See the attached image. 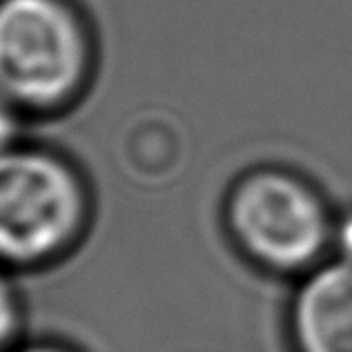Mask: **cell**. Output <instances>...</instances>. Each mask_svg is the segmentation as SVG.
<instances>
[{"label":"cell","mask_w":352,"mask_h":352,"mask_svg":"<svg viewBox=\"0 0 352 352\" xmlns=\"http://www.w3.org/2000/svg\"><path fill=\"white\" fill-rule=\"evenodd\" d=\"M91 223L94 190L69 154L25 138L0 152V267L50 270L85 243Z\"/></svg>","instance_id":"6da1fadb"},{"label":"cell","mask_w":352,"mask_h":352,"mask_svg":"<svg viewBox=\"0 0 352 352\" xmlns=\"http://www.w3.org/2000/svg\"><path fill=\"white\" fill-rule=\"evenodd\" d=\"M96 72V30L78 0H0V94L27 120L67 114Z\"/></svg>","instance_id":"7a4b0ae2"},{"label":"cell","mask_w":352,"mask_h":352,"mask_svg":"<svg viewBox=\"0 0 352 352\" xmlns=\"http://www.w3.org/2000/svg\"><path fill=\"white\" fill-rule=\"evenodd\" d=\"M221 219L236 252L263 272L303 276L328 258L335 214L292 170L263 165L243 172L230 185Z\"/></svg>","instance_id":"3957f363"},{"label":"cell","mask_w":352,"mask_h":352,"mask_svg":"<svg viewBox=\"0 0 352 352\" xmlns=\"http://www.w3.org/2000/svg\"><path fill=\"white\" fill-rule=\"evenodd\" d=\"M296 352H352V263L326 258L301 276L290 303Z\"/></svg>","instance_id":"277c9868"},{"label":"cell","mask_w":352,"mask_h":352,"mask_svg":"<svg viewBox=\"0 0 352 352\" xmlns=\"http://www.w3.org/2000/svg\"><path fill=\"white\" fill-rule=\"evenodd\" d=\"M12 272L0 267V352L25 339V305Z\"/></svg>","instance_id":"5b68a950"},{"label":"cell","mask_w":352,"mask_h":352,"mask_svg":"<svg viewBox=\"0 0 352 352\" xmlns=\"http://www.w3.org/2000/svg\"><path fill=\"white\" fill-rule=\"evenodd\" d=\"M25 120L27 118L0 94V152H5L7 147L21 141Z\"/></svg>","instance_id":"8992f818"},{"label":"cell","mask_w":352,"mask_h":352,"mask_svg":"<svg viewBox=\"0 0 352 352\" xmlns=\"http://www.w3.org/2000/svg\"><path fill=\"white\" fill-rule=\"evenodd\" d=\"M330 252L335 258H344V261L352 263V208L348 212L335 214Z\"/></svg>","instance_id":"52a82bcc"},{"label":"cell","mask_w":352,"mask_h":352,"mask_svg":"<svg viewBox=\"0 0 352 352\" xmlns=\"http://www.w3.org/2000/svg\"><path fill=\"white\" fill-rule=\"evenodd\" d=\"M9 352H82L76 346L58 339H23Z\"/></svg>","instance_id":"ba28073f"}]
</instances>
